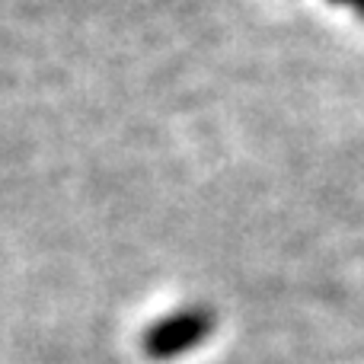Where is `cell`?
<instances>
[{"label":"cell","mask_w":364,"mask_h":364,"mask_svg":"<svg viewBox=\"0 0 364 364\" xmlns=\"http://www.w3.org/2000/svg\"><path fill=\"white\" fill-rule=\"evenodd\" d=\"M352 4H358V6H361V10H364V0H352Z\"/></svg>","instance_id":"obj_2"},{"label":"cell","mask_w":364,"mask_h":364,"mask_svg":"<svg viewBox=\"0 0 364 364\" xmlns=\"http://www.w3.org/2000/svg\"><path fill=\"white\" fill-rule=\"evenodd\" d=\"M214 329V320L211 314L205 310H182V314H173L166 316L164 323L147 329L144 336V352L151 358H176V355L195 348L201 339H208V333Z\"/></svg>","instance_id":"obj_1"}]
</instances>
